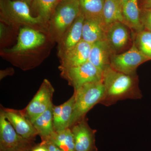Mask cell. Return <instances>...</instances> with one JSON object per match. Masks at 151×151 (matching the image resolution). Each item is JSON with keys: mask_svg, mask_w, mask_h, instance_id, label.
<instances>
[{"mask_svg": "<svg viewBox=\"0 0 151 151\" xmlns=\"http://www.w3.org/2000/svg\"><path fill=\"white\" fill-rule=\"evenodd\" d=\"M40 145L44 146L48 151H62L55 144L49 141H42Z\"/></svg>", "mask_w": 151, "mask_h": 151, "instance_id": "cell-26", "label": "cell"}, {"mask_svg": "<svg viewBox=\"0 0 151 151\" xmlns=\"http://www.w3.org/2000/svg\"><path fill=\"white\" fill-rule=\"evenodd\" d=\"M78 1L80 10L85 19L97 22L103 27V13L105 0Z\"/></svg>", "mask_w": 151, "mask_h": 151, "instance_id": "cell-20", "label": "cell"}, {"mask_svg": "<svg viewBox=\"0 0 151 151\" xmlns=\"http://www.w3.org/2000/svg\"><path fill=\"white\" fill-rule=\"evenodd\" d=\"M60 0H32V9L37 16L41 19L43 24L50 21L53 12Z\"/></svg>", "mask_w": 151, "mask_h": 151, "instance_id": "cell-23", "label": "cell"}, {"mask_svg": "<svg viewBox=\"0 0 151 151\" xmlns=\"http://www.w3.org/2000/svg\"><path fill=\"white\" fill-rule=\"evenodd\" d=\"M113 54L105 40L99 41L91 45L88 61L103 72L110 66L111 58Z\"/></svg>", "mask_w": 151, "mask_h": 151, "instance_id": "cell-15", "label": "cell"}, {"mask_svg": "<svg viewBox=\"0 0 151 151\" xmlns=\"http://www.w3.org/2000/svg\"><path fill=\"white\" fill-rule=\"evenodd\" d=\"M2 111L16 132L23 138L30 141L38 134L32 123L22 112L10 109Z\"/></svg>", "mask_w": 151, "mask_h": 151, "instance_id": "cell-13", "label": "cell"}, {"mask_svg": "<svg viewBox=\"0 0 151 151\" xmlns=\"http://www.w3.org/2000/svg\"><path fill=\"white\" fill-rule=\"evenodd\" d=\"M7 29L6 27L3 23H1L0 24V37H1V39H3V38L5 37L6 34L7 33Z\"/></svg>", "mask_w": 151, "mask_h": 151, "instance_id": "cell-28", "label": "cell"}, {"mask_svg": "<svg viewBox=\"0 0 151 151\" xmlns=\"http://www.w3.org/2000/svg\"><path fill=\"white\" fill-rule=\"evenodd\" d=\"M134 42L138 49L144 55L151 60V32L144 30L135 34Z\"/></svg>", "mask_w": 151, "mask_h": 151, "instance_id": "cell-24", "label": "cell"}, {"mask_svg": "<svg viewBox=\"0 0 151 151\" xmlns=\"http://www.w3.org/2000/svg\"><path fill=\"white\" fill-rule=\"evenodd\" d=\"M0 10L1 20L13 26L43 24L39 17L33 16L29 5L22 1L0 0Z\"/></svg>", "mask_w": 151, "mask_h": 151, "instance_id": "cell-3", "label": "cell"}, {"mask_svg": "<svg viewBox=\"0 0 151 151\" xmlns=\"http://www.w3.org/2000/svg\"><path fill=\"white\" fill-rule=\"evenodd\" d=\"M123 14L125 24L135 34L145 30L140 20L139 0H129L123 4Z\"/></svg>", "mask_w": 151, "mask_h": 151, "instance_id": "cell-17", "label": "cell"}, {"mask_svg": "<svg viewBox=\"0 0 151 151\" xmlns=\"http://www.w3.org/2000/svg\"><path fill=\"white\" fill-rule=\"evenodd\" d=\"M60 70L62 76L74 90L87 83L103 80V72L89 61L78 66Z\"/></svg>", "mask_w": 151, "mask_h": 151, "instance_id": "cell-5", "label": "cell"}, {"mask_svg": "<svg viewBox=\"0 0 151 151\" xmlns=\"http://www.w3.org/2000/svg\"><path fill=\"white\" fill-rule=\"evenodd\" d=\"M150 60L136 47L133 40L127 51L111 55L110 66L114 70L127 75H137V70L141 64Z\"/></svg>", "mask_w": 151, "mask_h": 151, "instance_id": "cell-6", "label": "cell"}, {"mask_svg": "<svg viewBox=\"0 0 151 151\" xmlns=\"http://www.w3.org/2000/svg\"><path fill=\"white\" fill-rule=\"evenodd\" d=\"M78 0H60L52 16L50 23L52 35L59 41L80 14Z\"/></svg>", "mask_w": 151, "mask_h": 151, "instance_id": "cell-4", "label": "cell"}, {"mask_svg": "<svg viewBox=\"0 0 151 151\" xmlns=\"http://www.w3.org/2000/svg\"><path fill=\"white\" fill-rule=\"evenodd\" d=\"M75 102L73 94L65 103L59 106H53V126L55 132L69 128Z\"/></svg>", "mask_w": 151, "mask_h": 151, "instance_id": "cell-16", "label": "cell"}, {"mask_svg": "<svg viewBox=\"0 0 151 151\" xmlns=\"http://www.w3.org/2000/svg\"><path fill=\"white\" fill-rule=\"evenodd\" d=\"M54 88L47 79L44 80L40 88L25 109L23 114L32 123L46 111L52 103Z\"/></svg>", "mask_w": 151, "mask_h": 151, "instance_id": "cell-8", "label": "cell"}, {"mask_svg": "<svg viewBox=\"0 0 151 151\" xmlns=\"http://www.w3.org/2000/svg\"><path fill=\"white\" fill-rule=\"evenodd\" d=\"M106 32L97 22L85 19L82 31V40L90 44L105 40Z\"/></svg>", "mask_w": 151, "mask_h": 151, "instance_id": "cell-21", "label": "cell"}, {"mask_svg": "<svg viewBox=\"0 0 151 151\" xmlns=\"http://www.w3.org/2000/svg\"><path fill=\"white\" fill-rule=\"evenodd\" d=\"M103 81L105 93L101 103L103 105H110L119 100L142 97L137 75L121 73L110 66L103 71Z\"/></svg>", "mask_w": 151, "mask_h": 151, "instance_id": "cell-1", "label": "cell"}, {"mask_svg": "<svg viewBox=\"0 0 151 151\" xmlns=\"http://www.w3.org/2000/svg\"><path fill=\"white\" fill-rule=\"evenodd\" d=\"M120 1H122V4H124L125 2H127V1H129V0H120Z\"/></svg>", "mask_w": 151, "mask_h": 151, "instance_id": "cell-31", "label": "cell"}, {"mask_svg": "<svg viewBox=\"0 0 151 151\" xmlns=\"http://www.w3.org/2000/svg\"><path fill=\"white\" fill-rule=\"evenodd\" d=\"M32 151H47V150L44 146L40 145V146L33 149Z\"/></svg>", "mask_w": 151, "mask_h": 151, "instance_id": "cell-29", "label": "cell"}, {"mask_svg": "<svg viewBox=\"0 0 151 151\" xmlns=\"http://www.w3.org/2000/svg\"><path fill=\"white\" fill-rule=\"evenodd\" d=\"M84 20V14L80 11L78 16L59 40V56L75 46L82 40Z\"/></svg>", "mask_w": 151, "mask_h": 151, "instance_id": "cell-14", "label": "cell"}, {"mask_svg": "<svg viewBox=\"0 0 151 151\" xmlns=\"http://www.w3.org/2000/svg\"><path fill=\"white\" fill-rule=\"evenodd\" d=\"M116 22L124 24L123 4L120 0H105L103 13V27L105 32L111 24Z\"/></svg>", "mask_w": 151, "mask_h": 151, "instance_id": "cell-18", "label": "cell"}, {"mask_svg": "<svg viewBox=\"0 0 151 151\" xmlns=\"http://www.w3.org/2000/svg\"></svg>", "mask_w": 151, "mask_h": 151, "instance_id": "cell-33", "label": "cell"}, {"mask_svg": "<svg viewBox=\"0 0 151 151\" xmlns=\"http://www.w3.org/2000/svg\"><path fill=\"white\" fill-rule=\"evenodd\" d=\"M17 1H24L25 2L27 3V4H28L29 5H31V4L32 1V0H17Z\"/></svg>", "mask_w": 151, "mask_h": 151, "instance_id": "cell-30", "label": "cell"}, {"mask_svg": "<svg viewBox=\"0 0 151 151\" xmlns=\"http://www.w3.org/2000/svg\"><path fill=\"white\" fill-rule=\"evenodd\" d=\"M105 93L103 80L87 83L74 90L75 102L69 128L84 119L94 105L101 103Z\"/></svg>", "mask_w": 151, "mask_h": 151, "instance_id": "cell-2", "label": "cell"}, {"mask_svg": "<svg viewBox=\"0 0 151 151\" xmlns=\"http://www.w3.org/2000/svg\"><path fill=\"white\" fill-rule=\"evenodd\" d=\"M140 20L145 29L151 32V9H140Z\"/></svg>", "mask_w": 151, "mask_h": 151, "instance_id": "cell-25", "label": "cell"}, {"mask_svg": "<svg viewBox=\"0 0 151 151\" xmlns=\"http://www.w3.org/2000/svg\"><path fill=\"white\" fill-rule=\"evenodd\" d=\"M91 45L82 40L75 46L60 55L61 64L59 69L78 66L88 61Z\"/></svg>", "mask_w": 151, "mask_h": 151, "instance_id": "cell-12", "label": "cell"}, {"mask_svg": "<svg viewBox=\"0 0 151 151\" xmlns=\"http://www.w3.org/2000/svg\"><path fill=\"white\" fill-rule=\"evenodd\" d=\"M46 38L42 33L28 27L19 30L17 42L12 48L6 49L9 53H17L37 47L43 44Z\"/></svg>", "mask_w": 151, "mask_h": 151, "instance_id": "cell-11", "label": "cell"}, {"mask_svg": "<svg viewBox=\"0 0 151 151\" xmlns=\"http://www.w3.org/2000/svg\"><path fill=\"white\" fill-rule=\"evenodd\" d=\"M141 9H151V0H141Z\"/></svg>", "mask_w": 151, "mask_h": 151, "instance_id": "cell-27", "label": "cell"}, {"mask_svg": "<svg viewBox=\"0 0 151 151\" xmlns=\"http://www.w3.org/2000/svg\"><path fill=\"white\" fill-rule=\"evenodd\" d=\"M29 140L17 133L6 119L2 111L0 114V151H29Z\"/></svg>", "mask_w": 151, "mask_h": 151, "instance_id": "cell-7", "label": "cell"}, {"mask_svg": "<svg viewBox=\"0 0 151 151\" xmlns=\"http://www.w3.org/2000/svg\"><path fill=\"white\" fill-rule=\"evenodd\" d=\"M130 31V28L121 22L114 23L108 28L105 40L113 54L120 53L128 46L131 40Z\"/></svg>", "mask_w": 151, "mask_h": 151, "instance_id": "cell-9", "label": "cell"}, {"mask_svg": "<svg viewBox=\"0 0 151 151\" xmlns=\"http://www.w3.org/2000/svg\"><path fill=\"white\" fill-rule=\"evenodd\" d=\"M53 106L51 103L48 109L32 123L42 141L48 139L55 132L53 126Z\"/></svg>", "mask_w": 151, "mask_h": 151, "instance_id": "cell-19", "label": "cell"}, {"mask_svg": "<svg viewBox=\"0 0 151 151\" xmlns=\"http://www.w3.org/2000/svg\"><path fill=\"white\" fill-rule=\"evenodd\" d=\"M93 151H97V150H95Z\"/></svg>", "mask_w": 151, "mask_h": 151, "instance_id": "cell-32", "label": "cell"}, {"mask_svg": "<svg viewBox=\"0 0 151 151\" xmlns=\"http://www.w3.org/2000/svg\"><path fill=\"white\" fill-rule=\"evenodd\" d=\"M62 151H76L73 134L70 128L55 132L48 139Z\"/></svg>", "mask_w": 151, "mask_h": 151, "instance_id": "cell-22", "label": "cell"}, {"mask_svg": "<svg viewBox=\"0 0 151 151\" xmlns=\"http://www.w3.org/2000/svg\"><path fill=\"white\" fill-rule=\"evenodd\" d=\"M70 129L73 134L76 151H93L95 145L94 132L91 129L85 119H81Z\"/></svg>", "mask_w": 151, "mask_h": 151, "instance_id": "cell-10", "label": "cell"}]
</instances>
